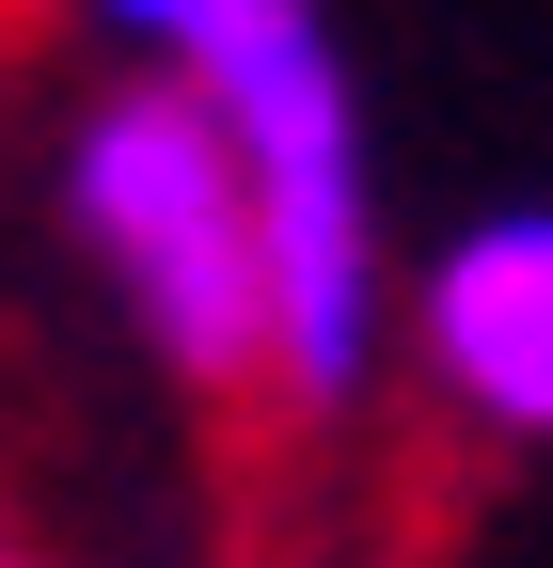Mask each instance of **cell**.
Listing matches in <instances>:
<instances>
[{
	"instance_id": "277c9868",
	"label": "cell",
	"mask_w": 553,
	"mask_h": 568,
	"mask_svg": "<svg viewBox=\"0 0 553 568\" xmlns=\"http://www.w3.org/2000/svg\"><path fill=\"white\" fill-rule=\"evenodd\" d=\"M0 568H32V521H17V506H0Z\"/></svg>"
},
{
	"instance_id": "6da1fadb",
	"label": "cell",
	"mask_w": 553,
	"mask_h": 568,
	"mask_svg": "<svg viewBox=\"0 0 553 568\" xmlns=\"http://www.w3.org/2000/svg\"><path fill=\"white\" fill-rule=\"evenodd\" d=\"M111 63H159L238 126L253 222H269V395L364 410L395 364V222H380V126L332 48V0H63Z\"/></svg>"
},
{
	"instance_id": "7a4b0ae2",
	"label": "cell",
	"mask_w": 553,
	"mask_h": 568,
	"mask_svg": "<svg viewBox=\"0 0 553 568\" xmlns=\"http://www.w3.org/2000/svg\"><path fill=\"white\" fill-rule=\"evenodd\" d=\"M63 237L111 284V316L143 332V364L190 395H269V222L238 174V126L205 111L159 63H111V80L63 111L48 142Z\"/></svg>"
},
{
	"instance_id": "3957f363",
	"label": "cell",
	"mask_w": 553,
	"mask_h": 568,
	"mask_svg": "<svg viewBox=\"0 0 553 568\" xmlns=\"http://www.w3.org/2000/svg\"><path fill=\"white\" fill-rule=\"evenodd\" d=\"M395 364L459 443L491 458H553V190L474 205L411 253L395 284Z\"/></svg>"
}]
</instances>
